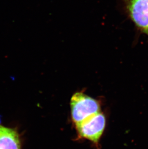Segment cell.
Listing matches in <instances>:
<instances>
[{
    "instance_id": "cell-3",
    "label": "cell",
    "mask_w": 148,
    "mask_h": 149,
    "mask_svg": "<svg viewBox=\"0 0 148 149\" xmlns=\"http://www.w3.org/2000/svg\"><path fill=\"white\" fill-rule=\"evenodd\" d=\"M106 119L102 113L88 117L84 120L75 124L78 134L94 143H97L104 132Z\"/></svg>"
},
{
    "instance_id": "cell-4",
    "label": "cell",
    "mask_w": 148,
    "mask_h": 149,
    "mask_svg": "<svg viewBox=\"0 0 148 149\" xmlns=\"http://www.w3.org/2000/svg\"><path fill=\"white\" fill-rule=\"evenodd\" d=\"M0 149H21L19 136L17 131L0 125Z\"/></svg>"
},
{
    "instance_id": "cell-1",
    "label": "cell",
    "mask_w": 148,
    "mask_h": 149,
    "mask_svg": "<svg viewBox=\"0 0 148 149\" xmlns=\"http://www.w3.org/2000/svg\"><path fill=\"white\" fill-rule=\"evenodd\" d=\"M122 8L137 30L148 38V0H120Z\"/></svg>"
},
{
    "instance_id": "cell-2",
    "label": "cell",
    "mask_w": 148,
    "mask_h": 149,
    "mask_svg": "<svg viewBox=\"0 0 148 149\" xmlns=\"http://www.w3.org/2000/svg\"><path fill=\"white\" fill-rule=\"evenodd\" d=\"M70 108L72 118L75 124L100 112L98 101L81 92L75 93L72 97Z\"/></svg>"
}]
</instances>
